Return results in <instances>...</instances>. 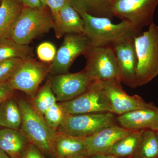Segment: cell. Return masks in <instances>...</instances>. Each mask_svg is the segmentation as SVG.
I'll return each instance as SVG.
<instances>
[{
  "mask_svg": "<svg viewBox=\"0 0 158 158\" xmlns=\"http://www.w3.org/2000/svg\"><path fill=\"white\" fill-rule=\"evenodd\" d=\"M14 90L9 81L0 82V103L11 97Z\"/></svg>",
  "mask_w": 158,
  "mask_h": 158,
  "instance_id": "f546056e",
  "label": "cell"
},
{
  "mask_svg": "<svg viewBox=\"0 0 158 158\" xmlns=\"http://www.w3.org/2000/svg\"><path fill=\"white\" fill-rule=\"evenodd\" d=\"M23 7L29 8H38L43 7L40 0H17Z\"/></svg>",
  "mask_w": 158,
  "mask_h": 158,
  "instance_id": "1f68e13d",
  "label": "cell"
},
{
  "mask_svg": "<svg viewBox=\"0 0 158 158\" xmlns=\"http://www.w3.org/2000/svg\"><path fill=\"white\" fill-rule=\"evenodd\" d=\"M23 8L17 0H0V40L11 37Z\"/></svg>",
  "mask_w": 158,
  "mask_h": 158,
  "instance_id": "d6986e66",
  "label": "cell"
},
{
  "mask_svg": "<svg viewBox=\"0 0 158 158\" xmlns=\"http://www.w3.org/2000/svg\"><path fill=\"white\" fill-rule=\"evenodd\" d=\"M0 130H1V129H0Z\"/></svg>",
  "mask_w": 158,
  "mask_h": 158,
  "instance_id": "74e56055",
  "label": "cell"
},
{
  "mask_svg": "<svg viewBox=\"0 0 158 158\" xmlns=\"http://www.w3.org/2000/svg\"><path fill=\"white\" fill-rule=\"evenodd\" d=\"M118 124L133 131H158V107L135 110L117 116Z\"/></svg>",
  "mask_w": 158,
  "mask_h": 158,
  "instance_id": "9a60e30c",
  "label": "cell"
},
{
  "mask_svg": "<svg viewBox=\"0 0 158 158\" xmlns=\"http://www.w3.org/2000/svg\"><path fill=\"white\" fill-rule=\"evenodd\" d=\"M57 50L53 44L49 41L41 43L37 46L36 53L40 62L52 63L56 58Z\"/></svg>",
  "mask_w": 158,
  "mask_h": 158,
  "instance_id": "83f0119b",
  "label": "cell"
},
{
  "mask_svg": "<svg viewBox=\"0 0 158 158\" xmlns=\"http://www.w3.org/2000/svg\"><path fill=\"white\" fill-rule=\"evenodd\" d=\"M67 1V0H46V6L51 11L53 21L58 17L59 11Z\"/></svg>",
  "mask_w": 158,
  "mask_h": 158,
  "instance_id": "f1b7e54d",
  "label": "cell"
},
{
  "mask_svg": "<svg viewBox=\"0 0 158 158\" xmlns=\"http://www.w3.org/2000/svg\"><path fill=\"white\" fill-rule=\"evenodd\" d=\"M131 158H158V139L155 131H142L138 146Z\"/></svg>",
  "mask_w": 158,
  "mask_h": 158,
  "instance_id": "cb8c5ba5",
  "label": "cell"
},
{
  "mask_svg": "<svg viewBox=\"0 0 158 158\" xmlns=\"http://www.w3.org/2000/svg\"><path fill=\"white\" fill-rule=\"evenodd\" d=\"M156 133L157 137L158 139V131H156Z\"/></svg>",
  "mask_w": 158,
  "mask_h": 158,
  "instance_id": "8d00e7d4",
  "label": "cell"
},
{
  "mask_svg": "<svg viewBox=\"0 0 158 158\" xmlns=\"http://www.w3.org/2000/svg\"><path fill=\"white\" fill-rule=\"evenodd\" d=\"M32 99V106L37 113L43 117L49 108L56 103V99L51 88L50 79L38 90Z\"/></svg>",
  "mask_w": 158,
  "mask_h": 158,
  "instance_id": "d4e9b609",
  "label": "cell"
},
{
  "mask_svg": "<svg viewBox=\"0 0 158 158\" xmlns=\"http://www.w3.org/2000/svg\"><path fill=\"white\" fill-rule=\"evenodd\" d=\"M55 158H66L86 155L85 138L76 137L57 131L54 140Z\"/></svg>",
  "mask_w": 158,
  "mask_h": 158,
  "instance_id": "e0dca14e",
  "label": "cell"
},
{
  "mask_svg": "<svg viewBox=\"0 0 158 158\" xmlns=\"http://www.w3.org/2000/svg\"><path fill=\"white\" fill-rule=\"evenodd\" d=\"M53 22L52 29L58 39L66 34L84 33L83 19L67 1Z\"/></svg>",
  "mask_w": 158,
  "mask_h": 158,
  "instance_id": "2e32d148",
  "label": "cell"
},
{
  "mask_svg": "<svg viewBox=\"0 0 158 158\" xmlns=\"http://www.w3.org/2000/svg\"><path fill=\"white\" fill-rule=\"evenodd\" d=\"M22 115L18 103L11 97L0 103V126L19 131Z\"/></svg>",
  "mask_w": 158,
  "mask_h": 158,
  "instance_id": "44dd1931",
  "label": "cell"
},
{
  "mask_svg": "<svg viewBox=\"0 0 158 158\" xmlns=\"http://www.w3.org/2000/svg\"><path fill=\"white\" fill-rule=\"evenodd\" d=\"M114 16L131 23L137 31L153 22L158 0H110Z\"/></svg>",
  "mask_w": 158,
  "mask_h": 158,
  "instance_id": "52a82bcc",
  "label": "cell"
},
{
  "mask_svg": "<svg viewBox=\"0 0 158 158\" xmlns=\"http://www.w3.org/2000/svg\"><path fill=\"white\" fill-rule=\"evenodd\" d=\"M92 46L90 40L84 33L66 34L55 60L50 64L49 73L54 76L68 73L75 59L81 55L85 56Z\"/></svg>",
  "mask_w": 158,
  "mask_h": 158,
  "instance_id": "ba28073f",
  "label": "cell"
},
{
  "mask_svg": "<svg viewBox=\"0 0 158 158\" xmlns=\"http://www.w3.org/2000/svg\"><path fill=\"white\" fill-rule=\"evenodd\" d=\"M103 83L113 113L117 116L135 110L156 107L152 102H146L139 95L127 94L123 90L119 79H112Z\"/></svg>",
  "mask_w": 158,
  "mask_h": 158,
  "instance_id": "8fae6325",
  "label": "cell"
},
{
  "mask_svg": "<svg viewBox=\"0 0 158 158\" xmlns=\"http://www.w3.org/2000/svg\"><path fill=\"white\" fill-rule=\"evenodd\" d=\"M53 25L52 16L47 6L23 7L10 38L20 44L29 45L34 39L49 32Z\"/></svg>",
  "mask_w": 158,
  "mask_h": 158,
  "instance_id": "277c9868",
  "label": "cell"
},
{
  "mask_svg": "<svg viewBox=\"0 0 158 158\" xmlns=\"http://www.w3.org/2000/svg\"><path fill=\"white\" fill-rule=\"evenodd\" d=\"M134 39L137 58V86L148 84L158 76V26L152 22Z\"/></svg>",
  "mask_w": 158,
  "mask_h": 158,
  "instance_id": "7a4b0ae2",
  "label": "cell"
},
{
  "mask_svg": "<svg viewBox=\"0 0 158 158\" xmlns=\"http://www.w3.org/2000/svg\"><path fill=\"white\" fill-rule=\"evenodd\" d=\"M20 158H47L35 144L31 143L23 155Z\"/></svg>",
  "mask_w": 158,
  "mask_h": 158,
  "instance_id": "4dcf8cb0",
  "label": "cell"
},
{
  "mask_svg": "<svg viewBox=\"0 0 158 158\" xmlns=\"http://www.w3.org/2000/svg\"><path fill=\"white\" fill-rule=\"evenodd\" d=\"M69 115L113 113L103 83L92 81L84 93L69 101L59 102Z\"/></svg>",
  "mask_w": 158,
  "mask_h": 158,
  "instance_id": "8992f818",
  "label": "cell"
},
{
  "mask_svg": "<svg viewBox=\"0 0 158 158\" xmlns=\"http://www.w3.org/2000/svg\"><path fill=\"white\" fill-rule=\"evenodd\" d=\"M85 56L87 63L84 70L91 81L103 82L113 79H119L117 62L113 49L92 46Z\"/></svg>",
  "mask_w": 158,
  "mask_h": 158,
  "instance_id": "9c48e42d",
  "label": "cell"
},
{
  "mask_svg": "<svg viewBox=\"0 0 158 158\" xmlns=\"http://www.w3.org/2000/svg\"><path fill=\"white\" fill-rule=\"evenodd\" d=\"M24 60L11 59L0 62V82L9 81Z\"/></svg>",
  "mask_w": 158,
  "mask_h": 158,
  "instance_id": "4316f807",
  "label": "cell"
},
{
  "mask_svg": "<svg viewBox=\"0 0 158 158\" xmlns=\"http://www.w3.org/2000/svg\"><path fill=\"white\" fill-rule=\"evenodd\" d=\"M66 158H90V157L86 156H77Z\"/></svg>",
  "mask_w": 158,
  "mask_h": 158,
  "instance_id": "e575fe53",
  "label": "cell"
},
{
  "mask_svg": "<svg viewBox=\"0 0 158 158\" xmlns=\"http://www.w3.org/2000/svg\"><path fill=\"white\" fill-rule=\"evenodd\" d=\"M67 115L62 106L57 102L46 111L43 117L49 126L57 131Z\"/></svg>",
  "mask_w": 158,
  "mask_h": 158,
  "instance_id": "484cf974",
  "label": "cell"
},
{
  "mask_svg": "<svg viewBox=\"0 0 158 158\" xmlns=\"http://www.w3.org/2000/svg\"><path fill=\"white\" fill-rule=\"evenodd\" d=\"M90 158H124L119 157L116 156L110 155L105 154H102L96 155L92 156L90 157Z\"/></svg>",
  "mask_w": 158,
  "mask_h": 158,
  "instance_id": "d6a6232c",
  "label": "cell"
},
{
  "mask_svg": "<svg viewBox=\"0 0 158 158\" xmlns=\"http://www.w3.org/2000/svg\"><path fill=\"white\" fill-rule=\"evenodd\" d=\"M20 131L5 128L0 130V149L10 158H20L31 144Z\"/></svg>",
  "mask_w": 158,
  "mask_h": 158,
  "instance_id": "ac0fdd59",
  "label": "cell"
},
{
  "mask_svg": "<svg viewBox=\"0 0 158 158\" xmlns=\"http://www.w3.org/2000/svg\"><path fill=\"white\" fill-rule=\"evenodd\" d=\"M50 80L52 90L59 102L76 98L88 89L92 82L84 70L52 76Z\"/></svg>",
  "mask_w": 158,
  "mask_h": 158,
  "instance_id": "7c38bea8",
  "label": "cell"
},
{
  "mask_svg": "<svg viewBox=\"0 0 158 158\" xmlns=\"http://www.w3.org/2000/svg\"><path fill=\"white\" fill-rule=\"evenodd\" d=\"M33 48L20 44L11 38L0 40V62L11 59L25 60L34 58Z\"/></svg>",
  "mask_w": 158,
  "mask_h": 158,
  "instance_id": "7402d4cb",
  "label": "cell"
},
{
  "mask_svg": "<svg viewBox=\"0 0 158 158\" xmlns=\"http://www.w3.org/2000/svg\"><path fill=\"white\" fill-rule=\"evenodd\" d=\"M69 4L81 15L88 13L97 17L112 19L114 15L110 0H67Z\"/></svg>",
  "mask_w": 158,
  "mask_h": 158,
  "instance_id": "ffe728a7",
  "label": "cell"
},
{
  "mask_svg": "<svg viewBox=\"0 0 158 158\" xmlns=\"http://www.w3.org/2000/svg\"><path fill=\"white\" fill-rule=\"evenodd\" d=\"M134 131L117 124L105 128L92 135L86 137L87 152L85 156L90 157L106 153L119 139Z\"/></svg>",
  "mask_w": 158,
  "mask_h": 158,
  "instance_id": "5bb4252c",
  "label": "cell"
},
{
  "mask_svg": "<svg viewBox=\"0 0 158 158\" xmlns=\"http://www.w3.org/2000/svg\"><path fill=\"white\" fill-rule=\"evenodd\" d=\"M113 49L116 58L120 81L130 88H137V58L134 40L119 44Z\"/></svg>",
  "mask_w": 158,
  "mask_h": 158,
  "instance_id": "4fadbf2b",
  "label": "cell"
},
{
  "mask_svg": "<svg viewBox=\"0 0 158 158\" xmlns=\"http://www.w3.org/2000/svg\"><path fill=\"white\" fill-rule=\"evenodd\" d=\"M0 158H10L8 155L0 149Z\"/></svg>",
  "mask_w": 158,
  "mask_h": 158,
  "instance_id": "836d02e7",
  "label": "cell"
},
{
  "mask_svg": "<svg viewBox=\"0 0 158 158\" xmlns=\"http://www.w3.org/2000/svg\"><path fill=\"white\" fill-rule=\"evenodd\" d=\"M80 15L84 20V34L90 40L92 46L113 49L133 40L141 33L126 21L116 24L108 18L97 17L86 13Z\"/></svg>",
  "mask_w": 158,
  "mask_h": 158,
  "instance_id": "6da1fadb",
  "label": "cell"
},
{
  "mask_svg": "<svg viewBox=\"0 0 158 158\" xmlns=\"http://www.w3.org/2000/svg\"><path fill=\"white\" fill-rule=\"evenodd\" d=\"M117 116L110 112L67 114L57 131L76 137L86 138L105 128L118 124Z\"/></svg>",
  "mask_w": 158,
  "mask_h": 158,
  "instance_id": "5b68a950",
  "label": "cell"
},
{
  "mask_svg": "<svg viewBox=\"0 0 158 158\" xmlns=\"http://www.w3.org/2000/svg\"><path fill=\"white\" fill-rule=\"evenodd\" d=\"M142 131H134L119 139L105 154L121 158H131L138 146Z\"/></svg>",
  "mask_w": 158,
  "mask_h": 158,
  "instance_id": "603a6c76",
  "label": "cell"
},
{
  "mask_svg": "<svg viewBox=\"0 0 158 158\" xmlns=\"http://www.w3.org/2000/svg\"><path fill=\"white\" fill-rule=\"evenodd\" d=\"M17 102L22 115L19 131L44 155L55 158L54 140L57 131L49 126L28 101L20 99Z\"/></svg>",
  "mask_w": 158,
  "mask_h": 158,
  "instance_id": "3957f363",
  "label": "cell"
},
{
  "mask_svg": "<svg viewBox=\"0 0 158 158\" xmlns=\"http://www.w3.org/2000/svg\"><path fill=\"white\" fill-rule=\"evenodd\" d=\"M49 65L34 58L26 59L9 80V83L15 90L23 91L33 99L40 85L49 73Z\"/></svg>",
  "mask_w": 158,
  "mask_h": 158,
  "instance_id": "30bf717a",
  "label": "cell"
},
{
  "mask_svg": "<svg viewBox=\"0 0 158 158\" xmlns=\"http://www.w3.org/2000/svg\"><path fill=\"white\" fill-rule=\"evenodd\" d=\"M43 6H46V0H40Z\"/></svg>",
  "mask_w": 158,
  "mask_h": 158,
  "instance_id": "d590c367",
  "label": "cell"
}]
</instances>
